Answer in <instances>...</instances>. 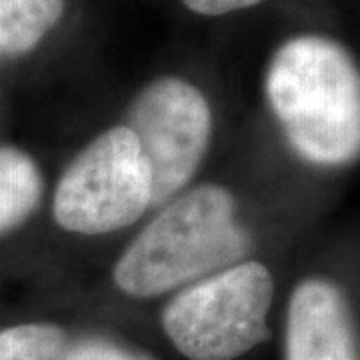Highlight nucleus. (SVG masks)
I'll use <instances>...</instances> for the list:
<instances>
[{"mask_svg":"<svg viewBox=\"0 0 360 360\" xmlns=\"http://www.w3.org/2000/svg\"><path fill=\"white\" fill-rule=\"evenodd\" d=\"M266 96L286 141L316 167L360 156V70L338 42L296 37L274 52Z\"/></svg>","mask_w":360,"mask_h":360,"instance_id":"f257e3e1","label":"nucleus"},{"mask_svg":"<svg viewBox=\"0 0 360 360\" xmlns=\"http://www.w3.org/2000/svg\"><path fill=\"white\" fill-rule=\"evenodd\" d=\"M248 250L232 194L202 184L172 200L132 240L116 262L115 283L136 298L165 295L243 262Z\"/></svg>","mask_w":360,"mask_h":360,"instance_id":"f03ea898","label":"nucleus"},{"mask_svg":"<svg viewBox=\"0 0 360 360\" xmlns=\"http://www.w3.org/2000/svg\"><path fill=\"white\" fill-rule=\"evenodd\" d=\"M274 284L255 260L186 286L162 312L168 338L188 360H234L269 340Z\"/></svg>","mask_w":360,"mask_h":360,"instance_id":"7ed1b4c3","label":"nucleus"},{"mask_svg":"<svg viewBox=\"0 0 360 360\" xmlns=\"http://www.w3.org/2000/svg\"><path fill=\"white\" fill-rule=\"evenodd\" d=\"M153 205V176L129 127L90 142L66 167L54 193V219L68 232L106 234L130 226Z\"/></svg>","mask_w":360,"mask_h":360,"instance_id":"20e7f679","label":"nucleus"},{"mask_svg":"<svg viewBox=\"0 0 360 360\" xmlns=\"http://www.w3.org/2000/svg\"><path fill=\"white\" fill-rule=\"evenodd\" d=\"M153 176V205L182 191L200 167L212 115L202 92L182 78H156L130 106L129 124Z\"/></svg>","mask_w":360,"mask_h":360,"instance_id":"39448f33","label":"nucleus"},{"mask_svg":"<svg viewBox=\"0 0 360 360\" xmlns=\"http://www.w3.org/2000/svg\"><path fill=\"white\" fill-rule=\"evenodd\" d=\"M286 360H359L352 316L340 288L322 278L298 284L286 314Z\"/></svg>","mask_w":360,"mask_h":360,"instance_id":"423d86ee","label":"nucleus"},{"mask_svg":"<svg viewBox=\"0 0 360 360\" xmlns=\"http://www.w3.org/2000/svg\"><path fill=\"white\" fill-rule=\"evenodd\" d=\"M42 174L30 156L0 146V234L18 229L39 208Z\"/></svg>","mask_w":360,"mask_h":360,"instance_id":"0eeeda50","label":"nucleus"},{"mask_svg":"<svg viewBox=\"0 0 360 360\" xmlns=\"http://www.w3.org/2000/svg\"><path fill=\"white\" fill-rule=\"evenodd\" d=\"M63 13L65 0H0V56L32 51Z\"/></svg>","mask_w":360,"mask_h":360,"instance_id":"6e6552de","label":"nucleus"},{"mask_svg":"<svg viewBox=\"0 0 360 360\" xmlns=\"http://www.w3.org/2000/svg\"><path fill=\"white\" fill-rule=\"evenodd\" d=\"M66 335L54 324H18L0 330V360H58Z\"/></svg>","mask_w":360,"mask_h":360,"instance_id":"1a4fd4ad","label":"nucleus"},{"mask_svg":"<svg viewBox=\"0 0 360 360\" xmlns=\"http://www.w3.org/2000/svg\"><path fill=\"white\" fill-rule=\"evenodd\" d=\"M58 360H155L153 356L115 345L110 340L89 338L63 350Z\"/></svg>","mask_w":360,"mask_h":360,"instance_id":"9d476101","label":"nucleus"},{"mask_svg":"<svg viewBox=\"0 0 360 360\" xmlns=\"http://www.w3.org/2000/svg\"><path fill=\"white\" fill-rule=\"evenodd\" d=\"M262 0H182V4L196 14H205V16H220V14L234 13V11H243L250 8Z\"/></svg>","mask_w":360,"mask_h":360,"instance_id":"9b49d317","label":"nucleus"}]
</instances>
